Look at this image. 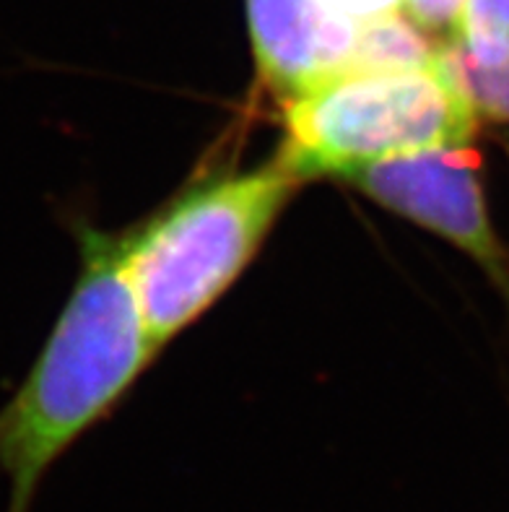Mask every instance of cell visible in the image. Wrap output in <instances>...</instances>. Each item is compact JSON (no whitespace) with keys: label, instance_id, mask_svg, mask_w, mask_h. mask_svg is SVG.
Masks as SVG:
<instances>
[{"label":"cell","instance_id":"1","mask_svg":"<svg viewBox=\"0 0 509 512\" xmlns=\"http://www.w3.org/2000/svg\"><path fill=\"white\" fill-rule=\"evenodd\" d=\"M128 237L81 227V273L24 383L0 406L6 512H32L52 466L110 414L159 349L125 268Z\"/></svg>","mask_w":509,"mask_h":512},{"label":"cell","instance_id":"2","mask_svg":"<svg viewBox=\"0 0 509 512\" xmlns=\"http://www.w3.org/2000/svg\"><path fill=\"white\" fill-rule=\"evenodd\" d=\"M302 177L276 156L263 167L200 182L128 234L125 268L159 351L239 279Z\"/></svg>","mask_w":509,"mask_h":512},{"label":"cell","instance_id":"3","mask_svg":"<svg viewBox=\"0 0 509 512\" xmlns=\"http://www.w3.org/2000/svg\"><path fill=\"white\" fill-rule=\"evenodd\" d=\"M281 107L278 156L302 182L413 151L471 146L481 120L447 73L442 50L416 68L338 73Z\"/></svg>","mask_w":509,"mask_h":512},{"label":"cell","instance_id":"4","mask_svg":"<svg viewBox=\"0 0 509 512\" xmlns=\"http://www.w3.org/2000/svg\"><path fill=\"white\" fill-rule=\"evenodd\" d=\"M338 180L403 219L445 237L484 268L509 302V253L489 216L481 156L471 146L390 156Z\"/></svg>","mask_w":509,"mask_h":512},{"label":"cell","instance_id":"5","mask_svg":"<svg viewBox=\"0 0 509 512\" xmlns=\"http://www.w3.org/2000/svg\"><path fill=\"white\" fill-rule=\"evenodd\" d=\"M247 21L260 84L281 104L354 71L364 21L323 0H247Z\"/></svg>","mask_w":509,"mask_h":512},{"label":"cell","instance_id":"6","mask_svg":"<svg viewBox=\"0 0 509 512\" xmlns=\"http://www.w3.org/2000/svg\"><path fill=\"white\" fill-rule=\"evenodd\" d=\"M450 42L478 65L509 58V0H465Z\"/></svg>","mask_w":509,"mask_h":512},{"label":"cell","instance_id":"7","mask_svg":"<svg viewBox=\"0 0 509 512\" xmlns=\"http://www.w3.org/2000/svg\"><path fill=\"white\" fill-rule=\"evenodd\" d=\"M442 63L465 97L471 99L478 117L509 123V58L491 68L478 65L452 45L450 39H445Z\"/></svg>","mask_w":509,"mask_h":512},{"label":"cell","instance_id":"8","mask_svg":"<svg viewBox=\"0 0 509 512\" xmlns=\"http://www.w3.org/2000/svg\"><path fill=\"white\" fill-rule=\"evenodd\" d=\"M465 0H403V13L421 32L445 42L455 34Z\"/></svg>","mask_w":509,"mask_h":512},{"label":"cell","instance_id":"9","mask_svg":"<svg viewBox=\"0 0 509 512\" xmlns=\"http://www.w3.org/2000/svg\"><path fill=\"white\" fill-rule=\"evenodd\" d=\"M323 3H328L333 11L346 13L356 21L380 19L387 13L403 11V0H323Z\"/></svg>","mask_w":509,"mask_h":512}]
</instances>
